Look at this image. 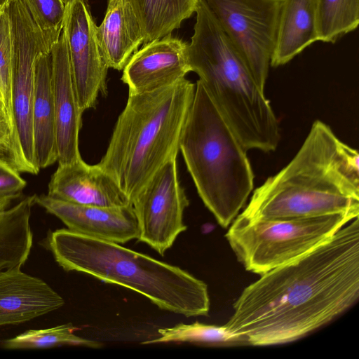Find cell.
Segmentation results:
<instances>
[{
	"label": "cell",
	"instance_id": "6da1fadb",
	"mask_svg": "<svg viewBox=\"0 0 359 359\" xmlns=\"http://www.w3.org/2000/svg\"><path fill=\"white\" fill-rule=\"evenodd\" d=\"M358 297L356 217L309 252L246 287L224 325L247 344H283L329 323Z\"/></svg>",
	"mask_w": 359,
	"mask_h": 359
},
{
	"label": "cell",
	"instance_id": "7a4b0ae2",
	"mask_svg": "<svg viewBox=\"0 0 359 359\" xmlns=\"http://www.w3.org/2000/svg\"><path fill=\"white\" fill-rule=\"evenodd\" d=\"M349 212L359 215L358 152L317 120L291 161L253 191L240 215L275 219Z\"/></svg>",
	"mask_w": 359,
	"mask_h": 359
},
{
	"label": "cell",
	"instance_id": "3957f363",
	"mask_svg": "<svg viewBox=\"0 0 359 359\" xmlns=\"http://www.w3.org/2000/svg\"><path fill=\"white\" fill-rule=\"evenodd\" d=\"M43 242L65 271L130 289L176 314L193 317L209 312L206 283L177 266L67 228L50 231Z\"/></svg>",
	"mask_w": 359,
	"mask_h": 359
},
{
	"label": "cell",
	"instance_id": "277c9868",
	"mask_svg": "<svg viewBox=\"0 0 359 359\" xmlns=\"http://www.w3.org/2000/svg\"><path fill=\"white\" fill-rule=\"evenodd\" d=\"M195 88L183 78L154 91L128 95L98 164L130 202L158 169L177 158Z\"/></svg>",
	"mask_w": 359,
	"mask_h": 359
},
{
	"label": "cell",
	"instance_id": "5b68a950",
	"mask_svg": "<svg viewBox=\"0 0 359 359\" xmlns=\"http://www.w3.org/2000/svg\"><path fill=\"white\" fill-rule=\"evenodd\" d=\"M188 43L191 72L199 76L210 98L244 147L275 151L280 141L277 118L238 52L207 6L196 11Z\"/></svg>",
	"mask_w": 359,
	"mask_h": 359
},
{
	"label": "cell",
	"instance_id": "8992f818",
	"mask_svg": "<svg viewBox=\"0 0 359 359\" xmlns=\"http://www.w3.org/2000/svg\"><path fill=\"white\" fill-rule=\"evenodd\" d=\"M180 150L203 203L228 227L252 191L254 174L248 150L199 80Z\"/></svg>",
	"mask_w": 359,
	"mask_h": 359
},
{
	"label": "cell",
	"instance_id": "52a82bcc",
	"mask_svg": "<svg viewBox=\"0 0 359 359\" xmlns=\"http://www.w3.org/2000/svg\"><path fill=\"white\" fill-rule=\"evenodd\" d=\"M356 217L352 212L275 219L238 215L225 237L245 269L261 276L309 252Z\"/></svg>",
	"mask_w": 359,
	"mask_h": 359
},
{
	"label": "cell",
	"instance_id": "ba28073f",
	"mask_svg": "<svg viewBox=\"0 0 359 359\" xmlns=\"http://www.w3.org/2000/svg\"><path fill=\"white\" fill-rule=\"evenodd\" d=\"M13 35L12 104L15 124L13 140L7 162L17 171L37 174L34 159L32 111L35 95V63L38 55L48 52L23 0L6 6Z\"/></svg>",
	"mask_w": 359,
	"mask_h": 359
},
{
	"label": "cell",
	"instance_id": "9c48e42d",
	"mask_svg": "<svg viewBox=\"0 0 359 359\" xmlns=\"http://www.w3.org/2000/svg\"><path fill=\"white\" fill-rule=\"evenodd\" d=\"M261 90L275 46L278 0H203Z\"/></svg>",
	"mask_w": 359,
	"mask_h": 359
},
{
	"label": "cell",
	"instance_id": "30bf717a",
	"mask_svg": "<svg viewBox=\"0 0 359 359\" xmlns=\"http://www.w3.org/2000/svg\"><path fill=\"white\" fill-rule=\"evenodd\" d=\"M177 165V158L166 163L131 201L139 228L137 240L161 255L187 229L183 215L189 201L180 184Z\"/></svg>",
	"mask_w": 359,
	"mask_h": 359
},
{
	"label": "cell",
	"instance_id": "8fae6325",
	"mask_svg": "<svg viewBox=\"0 0 359 359\" xmlns=\"http://www.w3.org/2000/svg\"><path fill=\"white\" fill-rule=\"evenodd\" d=\"M88 0L66 6L63 31L79 108H93L97 97L107 94L108 66L102 55Z\"/></svg>",
	"mask_w": 359,
	"mask_h": 359
},
{
	"label": "cell",
	"instance_id": "7c38bea8",
	"mask_svg": "<svg viewBox=\"0 0 359 359\" xmlns=\"http://www.w3.org/2000/svg\"><path fill=\"white\" fill-rule=\"evenodd\" d=\"M188 43L169 34L143 44L123 69L129 95L154 91L177 82L191 72Z\"/></svg>",
	"mask_w": 359,
	"mask_h": 359
},
{
	"label": "cell",
	"instance_id": "4fadbf2b",
	"mask_svg": "<svg viewBox=\"0 0 359 359\" xmlns=\"http://www.w3.org/2000/svg\"><path fill=\"white\" fill-rule=\"evenodd\" d=\"M36 203L60 219L68 229L119 244L137 239L139 228L132 205L121 207L81 205L36 196Z\"/></svg>",
	"mask_w": 359,
	"mask_h": 359
},
{
	"label": "cell",
	"instance_id": "5bb4252c",
	"mask_svg": "<svg viewBox=\"0 0 359 359\" xmlns=\"http://www.w3.org/2000/svg\"><path fill=\"white\" fill-rule=\"evenodd\" d=\"M50 54L57 161L59 165H62L81 158L79 134L83 114L77 100L63 29L58 41L52 46Z\"/></svg>",
	"mask_w": 359,
	"mask_h": 359
},
{
	"label": "cell",
	"instance_id": "9a60e30c",
	"mask_svg": "<svg viewBox=\"0 0 359 359\" xmlns=\"http://www.w3.org/2000/svg\"><path fill=\"white\" fill-rule=\"evenodd\" d=\"M48 196L81 205L121 207L131 202L115 180L97 163L80 158L59 165L53 174Z\"/></svg>",
	"mask_w": 359,
	"mask_h": 359
},
{
	"label": "cell",
	"instance_id": "2e32d148",
	"mask_svg": "<svg viewBox=\"0 0 359 359\" xmlns=\"http://www.w3.org/2000/svg\"><path fill=\"white\" fill-rule=\"evenodd\" d=\"M64 304V299L48 283L21 267L0 272V326L29 321Z\"/></svg>",
	"mask_w": 359,
	"mask_h": 359
},
{
	"label": "cell",
	"instance_id": "e0dca14e",
	"mask_svg": "<svg viewBox=\"0 0 359 359\" xmlns=\"http://www.w3.org/2000/svg\"><path fill=\"white\" fill-rule=\"evenodd\" d=\"M318 41L316 0H278V15L271 66L287 64Z\"/></svg>",
	"mask_w": 359,
	"mask_h": 359
},
{
	"label": "cell",
	"instance_id": "ac0fdd59",
	"mask_svg": "<svg viewBox=\"0 0 359 359\" xmlns=\"http://www.w3.org/2000/svg\"><path fill=\"white\" fill-rule=\"evenodd\" d=\"M97 40L109 68L123 70L143 43L139 20L128 0H108L104 19L96 27Z\"/></svg>",
	"mask_w": 359,
	"mask_h": 359
},
{
	"label": "cell",
	"instance_id": "d6986e66",
	"mask_svg": "<svg viewBox=\"0 0 359 359\" xmlns=\"http://www.w3.org/2000/svg\"><path fill=\"white\" fill-rule=\"evenodd\" d=\"M32 129L35 162L45 168L57 161L50 52L41 53L36 60Z\"/></svg>",
	"mask_w": 359,
	"mask_h": 359
},
{
	"label": "cell",
	"instance_id": "ffe728a7",
	"mask_svg": "<svg viewBox=\"0 0 359 359\" xmlns=\"http://www.w3.org/2000/svg\"><path fill=\"white\" fill-rule=\"evenodd\" d=\"M36 195L29 196L11 208L14 198L0 200V272L22 267L33 245L30 226L32 208Z\"/></svg>",
	"mask_w": 359,
	"mask_h": 359
},
{
	"label": "cell",
	"instance_id": "44dd1931",
	"mask_svg": "<svg viewBox=\"0 0 359 359\" xmlns=\"http://www.w3.org/2000/svg\"><path fill=\"white\" fill-rule=\"evenodd\" d=\"M140 24L143 44L171 34L196 12L199 0H128Z\"/></svg>",
	"mask_w": 359,
	"mask_h": 359
},
{
	"label": "cell",
	"instance_id": "7402d4cb",
	"mask_svg": "<svg viewBox=\"0 0 359 359\" xmlns=\"http://www.w3.org/2000/svg\"><path fill=\"white\" fill-rule=\"evenodd\" d=\"M318 41L335 43L356 29L359 0H316Z\"/></svg>",
	"mask_w": 359,
	"mask_h": 359
},
{
	"label": "cell",
	"instance_id": "603a6c76",
	"mask_svg": "<svg viewBox=\"0 0 359 359\" xmlns=\"http://www.w3.org/2000/svg\"><path fill=\"white\" fill-rule=\"evenodd\" d=\"M159 337L142 344L181 342L205 346L247 345L243 339L231 334L226 326L207 325L198 321L191 324L178 323L171 327L158 330Z\"/></svg>",
	"mask_w": 359,
	"mask_h": 359
},
{
	"label": "cell",
	"instance_id": "cb8c5ba5",
	"mask_svg": "<svg viewBox=\"0 0 359 359\" xmlns=\"http://www.w3.org/2000/svg\"><path fill=\"white\" fill-rule=\"evenodd\" d=\"M77 328L72 324H63L53 327L29 330L2 343L7 349L48 348L64 345L81 346L100 348L103 344L76 335Z\"/></svg>",
	"mask_w": 359,
	"mask_h": 359
},
{
	"label": "cell",
	"instance_id": "d4e9b609",
	"mask_svg": "<svg viewBox=\"0 0 359 359\" xmlns=\"http://www.w3.org/2000/svg\"><path fill=\"white\" fill-rule=\"evenodd\" d=\"M13 35L11 17L6 6L0 11V94L10 123L13 140L15 124L12 104Z\"/></svg>",
	"mask_w": 359,
	"mask_h": 359
},
{
	"label": "cell",
	"instance_id": "484cf974",
	"mask_svg": "<svg viewBox=\"0 0 359 359\" xmlns=\"http://www.w3.org/2000/svg\"><path fill=\"white\" fill-rule=\"evenodd\" d=\"M50 52L63 29L66 5L62 0H23Z\"/></svg>",
	"mask_w": 359,
	"mask_h": 359
},
{
	"label": "cell",
	"instance_id": "4316f807",
	"mask_svg": "<svg viewBox=\"0 0 359 359\" xmlns=\"http://www.w3.org/2000/svg\"><path fill=\"white\" fill-rule=\"evenodd\" d=\"M26 184L19 172L0 158V200L18 198Z\"/></svg>",
	"mask_w": 359,
	"mask_h": 359
},
{
	"label": "cell",
	"instance_id": "83f0119b",
	"mask_svg": "<svg viewBox=\"0 0 359 359\" xmlns=\"http://www.w3.org/2000/svg\"><path fill=\"white\" fill-rule=\"evenodd\" d=\"M11 136L12 130L7 116L6 113H3L0 114V158L5 161H6Z\"/></svg>",
	"mask_w": 359,
	"mask_h": 359
},
{
	"label": "cell",
	"instance_id": "f1b7e54d",
	"mask_svg": "<svg viewBox=\"0 0 359 359\" xmlns=\"http://www.w3.org/2000/svg\"><path fill=\"white\" fill-rule=\"evenodd\" d=\"M3 113H6V111H5V108H4V102H3L1 94H0V114H1Z\"/></svg>",
	"mask_w": 359,
	"mask_h": 359
},
{
	"label": "cell",
	"instance_id": "f546056e",
	"mask_svg": "<svg viewBox=\"0 0 359 359\" xmlns=\"http://www.w3.org/2000/svg\"><path fill=\"white\" fill-rule=\"evenodd\" d=\"M12 1L13 0H0V6L1 7H5Z\"/></svg>",
	"mask_w": 359,
	"mask_h": 359
},
{
	"label": "cell",
	"instance_id": "4dcf8cb0",
	"mask_svg": "<svg viewBox=\"0 0 359 359\" xmlns=\"http://www.w3.org/2000/svg\"><path fill=\"white\" fill-rule=\"evenodd\" d=\"M66 6L72 3L74 0H62Z\"/></svg>",
	"mask_w": 359,
	"mask_h": 359
},
{
	"label": "cell",
	"instance_id": "1f68e13d",
	"mask_svg": "<svg viewBox=\"0 0 359 359\" xmlns=\"http://www.w3.org/2000/svg\"><path fill=\"white\" fill-rule=\"evenodd\" d=\"M2 7L0 6V11L1 10Z\"/></svg>",
	"mask_w": 359,
	"mask_h": 359
}]
</instances>
